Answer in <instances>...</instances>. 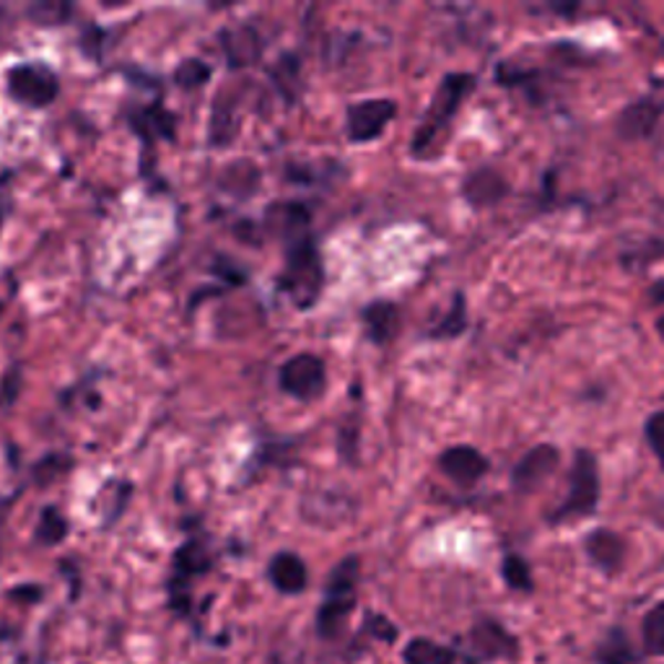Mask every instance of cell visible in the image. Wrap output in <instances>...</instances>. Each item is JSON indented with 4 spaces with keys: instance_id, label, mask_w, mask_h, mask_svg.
I'll use <instances>...</instances> for the list:
<instances>
[{
    "instance_id": "cell-1",
    "label": "cell",
    "mask_w": 664,
    "mask_h": 664,
    "mask_svg": "<svg viewBox=\"0 0 664 664\" xmlns=\"http://www.w3.org/2000/svg\"><path fill=\"white\" fill-rule=\"evenodd\" d=\"M361 579V561L359 556L343 558L335 569L330 571L328 584H324V598L317 608V636L322 641H341L349 629V621L356 610Z\"/></svg>"
},
{
    "instance_id": "cell-2",
    "label": "cell",
    "mask_w": 664,
    "mask_h": 664,
    "mask_svg": "<svg viewBox=\"0 0 664 664\" xmlns=\"http://www.w3.org/2000/svg\"><path fill=\"white\" fill-rule=\"evenodd\" d=\"M475 92V75L470 73H449L444 75L439 89H436L432 107L421 120V127L413 135L411 151L413 156H432L436 143L449 131L452 117L457 115L463 102Z\"/></svg>"
},
{
    "instance_id": "cell-3",
    "label": "cell",
    "mask_w": 664,
    "mask_h": 664,
    "mask_svg": "<svg viewBox=\"0 0 664 664\" xmlns=\"http://www.w3.org/2000/svg\"><path fill=\"white\" fill-rule=\"evenodd\" d=\"M324 286V270H322V258L320 249H317L314 239L301 237L291 241L289 255H286V270L278 281L286 297L293 301L297 309H312L320 299Z\"/></svg>"
},
{
    "instance_id": "cell-4",
    "label": "cell",
    "mask_w": 664,
    "mask_h": 664,
    "mask_svg": "<svg viewBox=\"0 0 664 664\" xmlns=\"http://www.w3.org/2000/svg\"><path fill=\"white\" fill-rule=\"evenodd\" d=\"M600 504V467L592 452L579 449L569 473V494L566 501L550 515V522L561 525L571 519L590 517Z\"/></svg>"
},
{
    "instance_id": "cell-5",
    "label": "cell",
    "mask_w": 664,
    "mask_h": 664,
    "mask_svg": "<svg viewBox=\"0 0 664 664\" xmlns=\"http://www.w3.org/2000/svg\"><path fill=\"white\" fill-rule=\"evenodd\" d=\"M467 652L475 662H517L522 656V641L498 618L483 615L467 631Z\"/></svg>"
},
{
    "instance_id": "cell-6",
    "label": "cell",
    "mask_w": 664,
    "mask_h": 664,
    "mask_svg": "<svg viewBox=\"0 0 664 664\" xmlns=\"http://www.w3.org/2000/svg\"><path fill=\"white\" fill-rule=\"evenodd\" d=\"M210 561L208 550L200 546L198 540L185 542L183 548L175 553V569H172V579H169V605L175 610V615L187 618L193 610V594H190V584L195 577H203V573L210 571Z\"/></svg>"
},
{
    "instance_id": "cell-7",
    "label": "cell",
    "mask_w": 664,
    "mask_h": 664,
    "mask_svg": "<svg viewBox=\"0 0 664 664\" xmlns=\"http://www.w3.org/2000/svg\"><path fill=\"white\" fill-rule=\"evenodd\" d=\"M60 92L58 75L48 65L24 63L9 71V94L29 107H48Z\"/></svg>"
},
{
    "instance_id": "cell-8",
    "label": "cell",
    "mask_w": 664,
    "mask_h": 664,
    "mask_svg": "<svg viewBox=\"0 0 664 664\" xmlns=\"http://www.w3.org/2000/svg\"><path fill=\"white\" fill-rule=\"evenodd\" d=\"M278 384L286 395L297 400H317L324 392L328 374H324V361L314 353H299L291 356L278 372Z\"/></svg>"
},
{
    "instance_id": "cell-9",
    "label": "cell",
    "mask_w": 664,
    "mask_h": 664,
    "mask_svg": "<svg viewBox=\"0 0 664 664\" xmlns=\"http://www.w3.org/2000/svg\"><path fill=\"white\" fill-rule=\"evenodd\" d=\"M397 115V104L392 100H366L349 107L345 115V131L353 143L376 141L387 131V125Z\"/></svg>"
},
{
    "instance_id": "cell-10",
    "label": "cell",
    "mask_w": 664,
    "mask_h": 664,
    "mask_svg": "<svg viewBox=\"0 0 664 664\" xmlns=\"http://www.w3.org/2000/svg\"><path fill=\"white\" fill-rule=\"evenodd\" d=\"M558 465H561V452H558L556 444H538L515 465L511 488L517 494H532L558 470Z\"/></svg>"
},
{
    "instance_id": "cell-11",
    "label": "cell",
    "mask_w": 664,
    "mask_h": 664,
    "mask_svg": "<svg viewBox=\"0 0 664 664\" xmlns=\"http://www.w3.org/2000/svg\"><path fill=\"white\" fill-rule=\"evenodd\" d=\"M625 553H629V546H625L623 535H618L615 530L598 527V530L584 535V556L605 577H615L623 569Z\"/></svg>"
},
{
    "instance_id": "cell-12",
    "label": "cell",
    "mask_w": 664,
    "mask_h": 664,
    "mask_svg": "<svg viewBox=\"0 0 664 664\" xmlns=\"http://www.w3.org/2000/svg\"><path fill=\"white\" fill-rule=\"evenodd\" d=\"M439 470L457 486H475L490 470V463L480 449L470 447V444H457V447L442 452Z\"/></svg>"
},
{
    "instance_id": "cell-13",
    "label": "cell",
    "mask_w": 664,
    "mask_h": 664,
    "mask_svg": "<svg viewBox=\"0 0 664 664\" xmlns=\"http://www.w3.org/2000/svg\"><path fill=\"white\" fill-rule=\"evenodd\" d=\"M662 102H656L654 96H641V100L631 102L615 120V133L625 141H646L652 138L660 127L662 120Z\"/></svg>"
},
{
    "instance_id": "cell-14",
    "label": "cell",
    "mask_w": 664,
    "mask_h": 664,
    "mask_svg": "<svg viewBox=\"0 0 664 664\" xmlns=\"http://www.w3.org/2000/svg\"><path fill=\"white\" fill-rule=\"evenodd\" d=\"M509 195V183L501 172L494 166H478L463 183V198L470 203L473 208H490L496 203H501Z\"/></svg>"
},
{
    "instance_id": "cell-15",
    "label": "cell",
    "mask_w": 664,
    "mask_h": 664,
    "mask_svg": "<svg viewBox=\"0 0 664 664\" xmlns=\"http://www.w3.org/2000/svg\"><path fill=\"white\" fill-rule=\"evenodd\" d=\"M268 579L278 592L293 598V594L304 592L309 584L307 563L301 561L297 553H291V550H283V553H276L273 558H270Z\"/></svg>"
},
{
    "instance_id": "cell-16",
    "label": "cell",
    "mask_w": 664,
    "mask_h": 664,
    "mask_svg": "<svg viewBox=\"0 0 664 664\" xmlns=\"http://www.w3.org/2000/svg\"><path fill=\"white\" fill-rule=\"evenodd\" d=\"M592 660L594 664H639L641 654L623 625H610L594 644Z\"/></svg>"
},
{
    "instance_id": "cell-17",
    "label": "cell",
    "mask_w": 664,
    "mask_h": 664,
    "mask_svg": "<svg viewBox=\"0 0 664 664\" xmlns=\"http://www.w3.org/2000/svg\"><path fill=\"white\" fill-rule=\"evenodd\" d=\"M307 226L309 210L301 203H273L266 214V229L289 241L307 237Z\"/></svg>"
},
{
    "instance_id": "cell-18",
    "label": "cell",
    "mask_w": 664,
    "mask_h": 664,
    "mask_svg": "<svg viewBox=\"0 0 664 664\" xmlns=\"http://www.w3.org/2000/svg\"><path fill=\"white\" fill-rule=\"evenodd\" d=\"M221 48L229 58L231 68H247L255 65L262 55L260 37L252 27H234L221 32Z\"/></svg>"
},
{
    "instance_id": "cell-19",
    "label": "cell",
    "mask_w": 664,
    "mask_h": 664,
    "mask_svg": "<svg viewBox=\"0 0 664 664\" xmlns=\"http://www.w3.org/2000/svg\"><path fill=\"white\" fill-rule=\"evenodd\" d=\"M361 320H364L369 341L384 345L397 335L400 309L392 304V301H374V304L364 307V312H361Z\"/></svg>"
},
{
    "instance_id": "cell-20",
    "label": "cell",
    "mask_w": 664,
    "mask_h": 664,
    "mask_svg": "<svg viewBox=\"0 0 664 664\" xmlns=\"http://www.w3.org/2000/svg\"><path fill=\"white\" fill-rule=\"evenodd\" d=\"M131 125L146 143L158 138H166V141L175 138V115H172L169 110H164L162 104H154V107H146V110H135L131 115Z\"/></svg>"
},
{
    "instance_id": "cell-21",
    "label": "cell",
    "mask_w": 664,
    "mask_h": 664,
    "mask_svg": "<svg viewBox=\"0 0 664 664\" xmlns=\"http://www.w3.org/2000/svg\"><path fill=\"white\" fill-rule=\"evenodd\" d=\"M260 169L252 162H231L224 166V172L218 175V187L224 193L234 195V198H252L260 187Z\"/></svg>"
},
{
    "instance_id": "cell-22",
    "label": "cell",
    "mask_w": 664,
    "mask_h": 664,
    "mask_svg": "<svg viewBox=\"0 0 664 664\" xmlns=\"http://www.w3.org/2000/svg\"><path fill=\"white\" fill-rule=\"evenodd\" d=\"M459 652L452 646L436 644L434 639L415 636L403 646V664H457Z\"/></svg>"
},
{
    "instance_id": "cell-23",
    "label": "cell",
    "mask_w": 664,
    "mask_h": 664,
    "mask_svg": "<svg viewBox=\"0 0 664 664\" xmlns=\"http://www.w3.org/2000/svg\"><path fill=\"white\" fill-rule=\"evenodd\" d=\"M641 652L646 656H664V600L656 602L641 618Z\"/></svg>"
},
{
    "instance_id": "cell-24",
    "label": "cell",
    "mask_w": 664,
    "mask_h": 664,
    "mask_svg": "<svg viewBox=\"0 0 664 664\" xmlns=\"http://www.w3.org/2000/svg\"><path fill=\"white\" fill-rule=\"evenodd\" d=\"M501 579L511 592L519 594H532L535 592V579H532V566L527 563L525 556L519 553H507L501 558Z\"/></svg>"
},
{
    "instance_id": "cell-25",
    "label": "cell",
    "mask_w": 664,
    "mask_h": 664,
    "mask_svg": "<svg viewBox=\"0 0 664 664\" xmlns=\"http://www.w3.org/2000/svg\"><path fill=\"white\" fill-rule=\"evenodd\" d=\"M465 328H467L465 297H463V293H455L449 312L444 314L432 330H428V338H434V341H452V338L463 335Z\"/></svg>"
},
{
    "instance_id": "cell-26",
    "label": "cell",
    "mask_w": 664,
    "mask_h": 664,
    "mask_svg": "<svg viewBox=\"0 0 664 664\" xmlns=\"http://www.w3.org/2000/svg\"><path fill=\"white\" fill-rule=\"evenodd\" d=\"M237 117H234L231 104L224 100V96H216L214 104V115H210V143L214 146H226V143L234 141L237 135Z\"/></svg>"
},
{
    "instance_id": "cell-27",
    "label": "cell",
    "mask_w": 664,
    "mask_h": 664,
    "mask_svg": "<svg viewBox=\"0 0 664 664\" xmlns=\"http://www.w3.org/2000/svg\"><path fill=\"white\" fill-rule=\"evenodd\" d=\"M73 6L63 3V0H40L27 9V17L40 27H60L71 19Z\"/></svg>"
},
{
    "instance_id": "cell-28",
    "label": "cell",
    "mask_w": 664,
    "mask_h": 664,
    "mask_svg": "<svg viewBox=\"0 0 664 664\" xmlns=\"http://www.w3.org/2000/svg\"><path fill=\"white\" fill-rule=\"evenodd\" d=\"M65 535H68V522H65V517L60 515V509H55V507H48L42 511V517H40V525H37V532H34V538H37V542H40V546H60V542L65 540Z\"/></svg>"
},
{
    "instance_id": "cell-29",
    "label": "cell",
    "mask_w": 664,
    "mask_h": 664,
    "mask_svg": "<svg viewBox=\"0 0 664 664\" xmlns=\"http://www.w3.org/2000/svg\"><path fill=\"white\" fill-rule=\"evenodd\" d=\"M68 470H71V459L63 455H48L34 465V483L37 486H50V483L63 478Z\"/></svg>"
},
{
    "instance_id": "cell-30",
    "label": "cell",
    "mask_w": 664,
    "mask_h": 664,
    "mask_svg": "<svg viewBox=\"0 0 664 664\" xmlns=\"http://www.w3.org/2000/svg\"><path fill=\"white\" fill-rule=\"evenodd\" d=\"M273 79L278 83V89L286 94V100H297V94H293L291 86H297L299 83V60L293 55H283L278 58V63L273 68Z\"/></svg>"
},
{
    "instance_id": "cell-31",
    "label": "cell",
    "mask_w": 664,
    "mask_h": 664,
    "mask_svg": "<svg viewBox=\"0 0 664 664\" xmlns=\"http://www.w3.org/2000/svg\"><path fill=\"white\" fill-rule=\"evenodd\" d=\"M210 79V68L203 60H185L175 71V83L179 89H198Z\"/></svg>"
},
{
    "instance_id": "cell-32",
    "label": "cell",
    "mask_w": 664,
    "mask_h": 664,
    "mask_svg": "<svg viewBox=\"0 0 664 664\" xmlns=\"http://www.w3.org/2000/svg\"><path fill=\"white\" fill-rule=\"evenodd\" d=\"M361 633H366L369 639L374 641H384V644H395L400 631L397 625L390 621L387 615H380V613H369L366 621H364V629H361Z\"/></svg>"
},
{
    "instance_id": "cell-33",
    "label": "cell",
    "mask_w": 664,
    "mask_h": 664,
    "mask_svg": "<svg viewBox=\"0 0 664 664\" xmlns=\"http://www.w3.org/2000/svg\"><path fill=\"white\" fill-rule=\"evenodd\" d=\"M644 436H646V444L656 455V459H660V465L664 467V411H656L649 415V421L644 426Z\"/></svg>"
},
{
    "instance_id": "cell-34",
    "label": "cell",
    "mask_w": 664,
    "mask_h": 664,
    "mask_svg": "<svg viewBox=\"0 0 664 664\" xmlns=\"http://www.w3.org/2000/svg\"><path fill=\"white\" fill-rule=\"evenodd\" d=\"M11 600L17 602H40L42 600V587H17L9 592Z\"/></svg>"
},
{
    "instance_id": "cell-35",
    "label": "cell",
    "mask_w": 664,
    "mask_h": 664,
    "mask_svg": "<svg viewBox=\"0 0 664 664\" xmlns=\"http://www.w3.org/2000/svg\"><path fill=\"white\" fill-rule=\"evenodd\" d=\"M652 299L654 301H664V283H654L652 286Z\"/></svg>"
},
{
    "instance_id": "cell-36",
    "label": "cell",
    "mask_w": 664,
    "mask_h": 664,
    "mask_svg": "<svg viewBox=\"0 0 664 664\" xmlns=\"http://www.w3.org/2000/svg\"><path fill=\"white\" fill-rule=\"evenodd\" d=\"M656 332H660V338H662V343H664V314L656 317Z\"/></svg>"
},
{
    "instance_id": "cell-37",
    "label": "cell",
    "mask_w": 664,
    "mask_h": 664,
    "mask_svg": "<svg viewBox=\"0 0 664 664\" xmlns=\"http://www.w3.org/2000/svg\"><path fill=\"white\" fill-rule=\"evenodd\" d=\"M266 664H283V660H281V656H278V654H273Z\"/></svg>"
},
{
    "instance_id": "cell-38",
    "label": "cell",
    "mask_w": 664,
    "mask_h": 664,
    "mask_svg": "<svg viewBox=\"0 0 664 664\" xmlns=\"http://www.w3.org/2000/svg\"><path fill=\"white\" fill-rule=\"evenodd\" d=\"M465 664H480V662H475V660H473V656H467V660H465Z\"/></svg>"
},
{
    "instance_id": "cell-39",
    "label": "cell",
    "mask_w": 664,
    "mask_h": 664,
    "mask_svg": "<svg viewBox=\"0 0 664 664\" xmlns=\"http://www.w3.org/2000/svg\"><path fill=\"white\" fill-rule=\"evenodd\" d=\"M3 309H6V307H3V301H0V317H3Z\"/></svg>"
}]
</instances>
